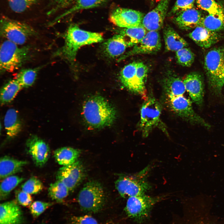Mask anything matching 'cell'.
Returning <instances> with one entry per match:
<instances>
[{
  "label": "cell",
  "instance_id": "83f0119b",
  "mask_svg": "<svg viewBox=\"0 0 224 224\" xmlns=\"http://www.w3.org/2000/svg\"><path fill=\"white\" fill-rule=\"evenodd\" d=\"M200 26L217 32L224 29V12L218 14H208L203 18Z\"/></svg>",
  "mask_w": 224,
  "mask_h": 224
},
{
  "label": "cell",
  "instance_id": "5bb4252c",
  "mask_svg": "<svg viewBox=\"0 0 224 224\" xmlns=\"http://www.w3.org/2000/svg\"><path fill=\"white\" fill-rule=\"evenodd\" d=\"M26 146L29 153L37 166L42 167L47 161L50 154L49 145L37 136L32 135L27 140Z\"/></svg>",
  "mask_w": 224,
  "mask_h": 224
},
{
  "label": "cell",
  "instance_id": "8992f818",
  "mask_svg": "<svg viewBox=\"0 0 224 224\" xmlns=\"http://www.w3.org/2000/svg\"><path fill=\"white\" fill-rule=\"evenodd\" d=\"M78 202L82 210L87 213H96L103 207L105 195L102 185L96 181L87 182L79 192Z\"/></svg>",
  "mask_w": 224,
  "mask_h": 224
},
{
  "label": "cell",
  "instance_id": "5b68a950",
  "mask_svg": "<svg viewBox=\"0 0 224 224\" xmlns=\"http://www.w3.org/2000/svg\"><path fill=\"white\" fill-rule=\"evenodd\" d=\"M204 67L210 86L217 93L224 86V47L213 48L205 56Z\"/></svg>",
  "mask_w": 224,
  "mask_h": 224
},
{
  "label": "cell",
  "instance_id": "b9f144b4",
  "mask_svg": "<svg viewBox=\"0 0 224 224\" xmlns=\"http://www.w3.org/2000/svg\"><path fill=\"white\" fill-rule=\"evenodd\" d=\"M64 0H51L52 3L54 5H55V6L60 4Z\"/></svg>",
  "mask_w": 224,
  "mask_h": 224
},
{
  "label": "cell",
  "instance_id": "8d00e7d4",
  "mask_svg": "<svg viewBox=\"0 0 224 224\" xmlns=\"http://www.w3.org/2000/svg\"><path fill=\"white\" fill-rule=\"evenodd\" d=\"M52 204V203L49 202L38 201H35L30 205V212L34 217H37L51 206Z\"/></svg>",
  "mask_w": 224,
  "mask_h": 224
},
{
  "label": "cell",
  "instance_id": "ffe728a7",
  "mask_svg": "<svg viewBox=\"0 0 224 224\" xmlns=\"http://www.w3.org/2000/svg\"><path fill=\"white\" fill-rule=\"evenodd\" d=\"M188 36L200 47L208 48L218 42L220 35L201 26H198L188 34Z\"/></svg>",
  "mask_w": 224,
  "mask_h": 224
},
{
  "label": "cell",
  "instance_id": "e0dca14e",
  "mask_svg": "<svg viewBox=\"0 0 224 224\" xmlns=\"http://www.w3.org/2000/svg\"><path fill=\"white\" fill-rule=\"evenodd\" d=\"M186 91L192 100L201 105L203 102V85L202 78L198 73L192 72L187 74L183 80Z\"/></svg>",
  "mask_w": 224,
  "mask_h": 224
},
{
  "label": "cell",
  "instance_id": "f546056e",
  "mask_svg": "<svg viewBox=\"0 0 224 224\" xmlns=\"http://www.w3.org/2000/svg\"><path fill=\"white\" fill-rule=\"evenodd\" d=\"M24 180V178L17 175H12L3 179L0 184V199H5L10 193Z\"/></svg>",
  "mask_w": 224,
  "mask_h": 224
},
{
  "label": "cell",
  "instance_id": "d4e9b609",
  "mask_svg": "<svg viewBox=\"0 0 224 224\" xmlns=\"http://www.w3.org/2000/svg\"><path fill=\"white\" fill-rule=\"evenodd\" d=\"M128 47L121 34L114 35L104 44L105 52L109 57H115L123 54Z\"/></svg>",
  "mask_w": 224,
  "mask_h": 224
},
{
  "label": "cell",
  "instance_id": "ba28073f",
  "mask_svg": "<svg viewBox=\"0 0 224 224\" xmlns=\"http://www.w3.org/2000/svg\"><path fill=\"white\" fill-rule=\"evenodd\" d=\"M36 34L27 24L2 16L0 21V34L3 37L17 45L24 44Z\"/></svg>",
  "mask_w": 224,
  "mask_h": 224
},
{
  "label": "cell",
  "instance_id": "7c38bea8",
  "mask_svg": "<svg viewBox=\"0 0 224 224\" xmlns=\"http://www.w3.org/2000/svg\"><path fill=\"white\" fill-rule=\"evenodd\" d=\"M85 175V169L82 163L77 161L72 164L60 168L56 177L57 180L64 184L70 191L74 189L80 184Z\"/></svg>",
  "mask_w": 224,
  "mask_h": 224
},
{
  "label": "cell",
  "instance_id": "d6a6232c",
  "mask_svg": "<svg viewBox=\"0 0 224 224\" xmlns=\"http://www.w3.org/2000/svg\"><path fill=\"white\" fill-rule=\"evenodd\" d=\"M198 7L208 14L216 15L224 12L222 6L215 0H196Z\"/></svg>",
  "mask_w": 224,
  "mask_h": 224
},
{
  "label": "cell",
  "instance_id": "30bf717a",
  "mask_svg": "<svg viewBox=\"0 0 224 224\" xmlns=\"http://www.w3.org/2000/svg\"><path fill=\"white\" fill-rule=\"evenodd\" d=\"M164 94L170 108L178 116L192 123L208 126V124L194 111L191 101L184 94Z\"/></svg>",
  "mask_w": 224,
  "mask_h": 224
},
{
  "label": "cell",
  "instance_id": "603a6c76",
  "mask_svg": "<svg viewBox=\"0 0 224 224\" xmlns=\"http://www.w3.org/2000/svg\"><path fill=\"white\" fill-rule=\"evenodd\" d=\"M4 123L7 135L9 138L16 136L21 130V122L17 111L14 109L10 108L7 111Z\"/></svg>",
  "mask_w": 224,
  "mask_h": 224
},
{
  "label": "cell",
  "instance_id": "ac0fdd59",
  "mask_svg": "<svg viewBox=\"0 0 224 224\" xmlns=\"http://www.w3.org/2000/svg\"><path fill=\"white\" fill-rule=\"evenodd\" d=\"M23 220L22 210L14 201L3 203L0 205V224H21Z\"/></svg>",
  "mask_w": 224,
  "mask_h": 224
},
{
  "label": "cell",
  "instance_id": "4316f807",
  "mask_svg": "<svg viewBox=\"0 0 224 224\" xmlns=\"http://www.w3.org/2000/svg\"><path fill=\"white\" fill-rule=\"evenodd\" d=\"M22 88L16 79L9 80L3 86L1 90V104L3 105L11 102Z\"/></svg>",
  "mask_w": 224,
  "mask_h": 224
},
{
  "label": "cell",
  "instance_id": "8fae6325",
  "mask_svg": "<svg viewBox=\"0 0 224 224\" xmlns=\"http://www.w3.org/2000/svg\"><path fill=\"white\" fill-rule=\"evenodd\" d=\"M138 62L125 66L120 73V80L127 89L134 93L144 95L145 93V76L138 67Z\"/></svg>",
  "mask_w": 224,
  "mask_h": 224
},
{
  "label": "cell",
  "instance_id": "44dd1931",
  "mask_svg": "<svg viewBox=\"0 0 224 224\" xmlns=\"http://www.w3.org/2000/svg\"><path fill=\"white\" fill-rule=\"evenodd\" d=\"M28 162L20 160L7 156L1 158L0 160V178L3 179L21 171Z\"/></svg>",
  "mask_w": 224,
  "mask_h": 224
},
{
  "label": "cell",
  "instance_id": "74e56055",
  "mask_svg": "<svg viewBox=\"0 0 224 224\" xmlns=\"http://www.w3.org/2000/svg\"><path fill=\"white\" fill-rule=\"evenodd\" d=\"M196 0H176L171 9L170 15L177 14L184 10L193 8Z\"/></svg>",
  "mask_w": 224,
  "mask_h": 224
},
{
  "label": "cell",
  "instance_id": "836d02e7",
  "mask_svg": "<svg viewBox=\"0 0 224 224\" xmlns=\"http://www.w3.org/2000/svg\"><path fill=\"white\" fill-rule=\"evenodd\" d=\"M175 57L179 64L189 67L194 61V55L190 49L185 47L176 52Z\"/></svg>",
  "mask_w": 224,
  "mask_h": 224
},
{
  "label": "cell",
  "instance_id": "484cf974",
  "mask_svg": "<svg viewBox=\"0 0 224 224\" xmlns=\"http://www.w3.org/2000/svg\"><path fill=\"white\" fill-rule=\"evenodd\" d=\"M147 30L142 25L137 27L124 28L120 34L123 36L128 47L134 46L144 37Z\"/></svg>",
  "mask_w": 224,
  "mask_h": 224
},
{
  "label": "cell",
  "instance_id": "60d3db41",
  "mask_svg": "<svg viewBox=\"0 0 224 224\" xmlns=\"http://www.w3.org/2000/svg\"><path fill=\"white\" fill-rule=\"evenodd\" d=\"M76 0H65L60 4L55 6L51 10V12L52 13L60 9L67 7L71 4H73Z\"/></svg>",
  "mask_w": 224,
  "mask_h": 224
},
{
  "label": "cell",
  "instance_id": "f35d334b",
  "mask_svg": "<svg viewBox=\"0 0 224 224\" xmlns=\"http://www.w3.org/2000/svg\"><path fill=\"white\" fill-rule=\"evenodd\" d=\"M68 224H99L96 220L92 216L85 215L74 216L70 219Z\"/></svg>",
  "mask_w": 224,
  "mask_h": 224
},
{
  "label": "cell",
  "instance_id": "2e32d148",
  "mask_svg": "<svg viewBox=\"0 0 224 224\" xmlns=\"http://www.w3.org/2000/svg\"><path fill=\"white\" fill-rule=\"evenodd\" d=\"M170 0H161L144 16L142 25L147 31H158L162 27Z\"/></svg>",
  "mask_w": 224,
  "mask_h": 224
},
{
  "label": "cell",
  "instance_id": "9c48e42d",
  "mask_svg": "<svg viewBox=\"0 0 224 224\" xmlns=\"http://www.w3.org/2000/svg\"><path fill=\"white\" fill-rule=\"evenodd\" d=\"M167 195L151 196L145 194L128 198L125 212L129 217L138 221L147 218L153 207L157 203L164 199Z\"/></svg>",
  "mask_w": 224,
  "mask_h": 224
},
{
  "label": "cell",
  "instance_id": "7402d4cb",
  "mask_svg": "<svg viewBox=\"0 0 224 224\" xmlns=\"http://www.w3.org/2000/svg\"><path fill=\"white\" fill-rule=\"evenodd\" d=\"M163 33L165 49L167 51L176 52L188 46L186 41L171 27L166 26Z\"/></svg>",
  "mask_w": 224,
  "mask_h": 224
},
{
  "label": "cell",
  "instance_id": "3957f363",
  "mask_svg": "<svg viewBox=\"0 0 224 224\" xmlns=\"http://www.w3.org/2000/svg\"><path fill=\"white\" fill-rule=\"evenodd\" d=\"M151 166L148 165L140 171L132 175L123 174L115 182V188L124 198L140 195L151 189L147 178Z\"/></svg>",
  "mask_w": 224,
  "mask_h": 224
},
{
  "label": "cell",
  "instance_id": "4fadbf2b",
  "mask_svg": "<svg viewBox=\"0 0 224 224\" xmlns=\"http://www.w3.org/2000/svg\"><path fill=\"white\" fill-rule=\"evenodd\" d=\"M144 15L142 12L132 9L118 7L110 15V22L123 28H133L142 25Z\"/></svg>",
  "mask_w": 224,
  "mask_h": 224
},
{
  "label": "cell",
  "instance_id": "e575fe53",
  "mask_svg": "<svg viewBox=\"0 0 224 224\" xmlns=\"http://www.w3.org/2000/svg\"><path fill=\"white\" fill-rule=\"evenodd\" d=\"M42 182L37 178L32 177L27 180L21 186L22 190L30 194L39 193L43 189Z\"/></svg>",
  "mask_w": 224,
  "mask_h": 224
},
{
  "label": "cell",
  "instance_id": "f1b7e54d",
  "mask_svg": "<svg viewBox=\"0 0 224 224\" xmlns=\"http://www.w3.org/2000/svg\"><path fill=\"white\" fill-rule=\"evenodd\" d=\"M106 0H77L73 5L68 10L57 18V21L64 16L78 11L96 7L101 4Z\"/></svg>",
  "mask_w": 224,
  "mask_h": 224
},
{
  "label": "cell",
  "instance_id": "1f68e13d",
  "mask_svg": "<svg viewBox=\"0 0 224 224\" xmlns=\"http://www.w3.org/2000/svg\"><path fill=\"white\" fill-rule=\"evenodd\" d=\"M38 70V68L22 69L17 74L15 79L22 88L29 87L35 82Z\"/></svg>",
  "mask_w": 224,
  "mask_h": 224
},
{
  "label": "cell",
  "instance_id": "7a4b0ae2",
  "mask_svg": "<svg viewBox=\"0 0 224 224\" xmlns=\"http://www.w3.org/2000/svg\"><path fill=\"white\" fill-rule=\"evenodd\" d=\"M102 34L86 31L77 25L72 24L68 27L65 36L64 44L56 52L68 60L72 61L76 58L78 49L82 46L101 41Z\"/></svg>",
  "mask_w": 224,
  "mask_h": 224
},
{
  "label": "cell",
  "instance_id": "4dcf8cb0",
  "mask_svg": "<svg viewBox=\"0 0 224 224\" xmlns=\"http://www.w3.org/2000/svg\"><path fill=\"white\" fill-rule=\"evenodd\" d=\"M69 190L62 182L57 180L50 184L48 189V194L53 200L62 202L68 195Z\"/></svg>",
  "mask_w": 224,
  "mask_h": 224
},
{
  "label": "cell",
  "instance_id": "ab89813d",
  "mask_svg": "<svg viewBox=\"0 0 224 224\" xmlns=\"http://www.w3.org/2000/svg\"><path fill=\"white\" fill-rule=\"evenodd\" d=\"M15 194L17 201L20 205L27 206L31 203L32 199L30 194L21 190H17Z\"/></svg>",
  "mask_w": 224,
  "mask_h": 224
},
{
  "label": "cell",
  "instance_id": "ee69618b",
  "mask_svg": "<svg viewBox=\"0 0 224 224\" xmlns=\"http://www.w3.org/2000/svg\"><path fill=\"white\" fill-rule=\"evenodd\" d=\"M152 1L155 2H159L161 0H151Z\"/></svg>",
  "mask_w": 224,
  "mask_h": 224
},
{
  "label": "cell",
  "instance_id": "cb8c5ba5",
  "mask_svg": "<svg viewBox=\"0 0 224 224\" xmlns=\"http://www.w3.org/2000/svg\"><path fill=\"white\" fill-rule=\"evenodd\" d=\"M81 153L80 150L69 147H64L55 150L54 152V156L59 165L67 166L77 161Z\"/></svg>",
  "mask_w": 224,
  "mask_h": 224
},
{
  "label": "cell",
  "instance_id": "6da1fadb",
  "mask_svg": "<svg viewBox=\"0 0 224 224\" xmlns=\"http://www.w3.org/2000/svg\"><path fill=\"white\" fill-rule=\"evenodd\" d=\"M82 109L85 121L90 126L94 128L109 126L116 118L114 107L100 96L90 97L85 103Z\"/></svg>",
  "mask_w": 224,
  "mask_h": 224
},
{
  "label": "cell",
  "instance_id": "52a82bcc",
  "mask_svg": "<svg viewBox=\"0 0 224 224\" xmlns=\"http://www.w3.org/2000/svg\"><path fill=\"white\" fill-rule=\"evenodd\" d=\"M140 112L139 127L143 137H147L152 130L156 127L166 133L161 119V105L154 97L150 96L147 98L142 104Z\"/></svg>",
  "mask_w": 224,
  "mask_h": 224
},
{
  "label": "cell",
  "instance_id": "d590c367",
  "mask_svg": "<svg viewBox=\"0 0 224 224\" xmlns=\"http://www.w3.org/2000/svg\"><path fill=\"white\" fill-rule=\"evenodd\" d=\"M37 0H8L11 9L16 13L23 12L32 7Z\"/></svg>",
  "mask_w": 224,
  "mask_h": 224
},
{
  "label": "cell",
  "instance_id": "7bdbcfd3",
  "mask_svg": "<svg viewBox=\"0 0 224 224\" xmlns=\"http://www.w3.org/2000/svg\"><path fill=\"white\" fill-rule=\"evenodd\" d=\"M105 224H116L114 222H106Z\"/></svg>",
  "mask_w": 224,
  "mask_h": 224
},
{
  "label": "cell",
  "instance_id": "d6986e66",
  "mask_svg": "<svg viewBox=\"0 0 224 224\" xmlns=\"http://www.w3.org/2000/svg\"><path fill=\"white\" fill-rule=\"evenodd\" d=\"M176 14L174 22L183 30H189L200 26L203 18L201 12L194 8L184 10Z\"/></svg>",
  "mask_w": 224,
  "mask_h": 224
},
{
  "label": "cell",
  "instance_id": "9a60e30c",
  "mask_svg": "<svg viewBox=\"0 0 224 224\" xmlns=\"http://www.w3.org/2000/svg\"><path fill=\"white\" fill-rule=\"evenodd\" d=\"M161 46V37L158 31H147L142 39L123 58L139 54L155 53L160 50Z\"/></svg>",
  "mask_w": 224,
  "mask_h": 224
},
{
  "label": "cell",
  "instance_id": "277c9868",
  "mask_svg": "<svg viewBox=\"0 0 224 224\" xmlns=\"http://www.w3.org/2000/svg\"><path fill=\"white\" fill-rule=\"evenodd\" d=\"M30 49L27 46L19 47L5 40L0 47V72H12L19 69L30 59Z\"/></svg>",
  "mask_w": 224,
  "mask_h": 224
}]
</instances>
